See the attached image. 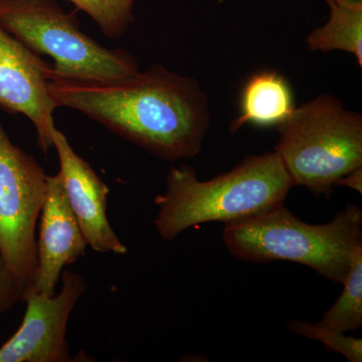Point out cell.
Instances as JSON below:
<instances>
[{"instance_id":"cell-1","label":"cell","mask_w":362,"mask_h":362,"mask_svg":"<svg viewBox=\"0 0 362 362\" xmlns=\"http://www.w3.org/2000/svg\"><path fill=\"white\" fill-rule=\"evenodd\" d=\"M58 107L74 109L150 153L176 161L199 153L209 125V101L197 81L160 65L118 80L49 73Z\"/></svg>"},{"instance_id":"cell-2","label":"cell","mask_w":362,"mask_h":362,"mask_svg":"<svg viewBox=\"0 0 362 362\" xmlns=\"http://www.w3.org/2000/svg\"><path fill=\"white\" fill-rule=\"evenodd\" d=\"M277 152L247 156L228 173L201 180L187 165L170 168L166 190L156 195L154 225L163 240L202 223H235L284 204L294 187Z\"/></svg>"},{"instance_id":"cell-3","label":"cell","mask_w":362,"mask_h":362,"mask_svg":"<svg viewBox=\"0 0 362 362\" xmlns=\"http://www.w3.org/2000/svg\"><path fill=\"white\" fill-rule=\"evenodd\" d=\"M362 209L349 204L324 225L299 220L285 204L226 223L223 240L235 258L250 263L288 261L309 267L342 284L362 249Z\"/></svg>"},{"instance_id":"cell-4","label":"cell","mask_w":362,"mask_h":362,"mask_svg":"<svg viewBox=\"0 0 362 362\" xmlns=\"http://www.w3.org/2000/svg\"><path fill=\"white\" fill-rule=\"evenodd\" d=\"M277 152L295 187L329 197L342 176L362 168V116L320 95L278 125Z\"/></svg>"},{"instance_id":"cell-5","label":"cell","mask_w":362,"mask_h":362,"mask_svg":"<svg viewBox=\"0 0 362 362\" xmlns=\"http://www.w3.org/2000/svg\"><path fill=\"white\" fill-rule=\"evenodd\" d=\"M0 26L30 51L54 59L57 75L108 81L139 71L129 52L100 45L81 30L76 13L54 0H0Z\"/></svg>"},{"instance_id":"cell-6","label":"cell","mask_w":362,"mask_h":362,"mask_svg":"<svg viewBox=\"0 0 362 362\" xmlns=\"http://www.w3.org/2000/svg\"><path fill=\"white\" fill-rule=\"evenodd\" d=\"M47 190L44 169L11 141L0 122V255L23 297L37 275L35 230Z\"/></svg>"},{"instance_id":"cell-7","label":"cell","mask_w":362,"mask_h":362,"mask_svg":"<svg viewBox=\"0 0 362 362\" xmlns=\"http://www.w3.org/2000/svg\"><path fill=\"white\" fill-rule=\"evenodd\" d=\"M85 279L64 270L58 295L47 297L33 288L23 297L25 317L18 331L0 347V362L74 361L66 327L74 307L86 291Z\"/></svg>"},{"instance_id":"cell-8","label":"cell","mask_w":362,"mask_h":362,"mask_svg":"<svg viewBox=\"0 0 362 362\" xmlns=\"http://www.w3.org/2000/svg\"><path fill=\"white\" fill-rule=\"evenodd\" d=\"M52 66L0 26V107L30 119L40 149L54 147V112L49 94Z\"/></svg>"},{"instance_id":"cell-9","label":"cell","mask_w":362,"mask_h":362,"mask_svg":"<svg viewBox=\"0 0 362 362\" xmlns=\"http://www.w3.org/2000/svg\"><path fill=\"white\" fill-rule=\"evenodd\" d=\"M58 152L59 175L66 199L77 218L88 246L98 252L125 255L127 247L119 240L109 223V187L92 166L76 153L59 129L52 135Z\"/></svg>"},{"instance_id":"cell-10","label":"cell","mask_w":362,"mask_h":362,"mask_svg":"<svg viewBox=\"0 0 362 362\" xmlns=\"http://www.w3.org/2000/svg\"><path fill=\"white\" fill-rule=\"evenodd\" d=\"M37 269L33 289L44 296L56 294L66 266L84 256L88 244L71 211L59 175H47V190L40 214Z\"/></svg>"},{"instance_id":"cell-11","label":"cell","mask_w":362,"mask_h":362,"mask_svg":"<svg viewBox=\"0 0 362 362\" xmlns=\"http://www.w3.org/2000/svg\"><path fill=\"white\" fill-rule=\"evenodd\" d=\"M295 109L291 88L276 71H261L247 80L240 98V116L230 130L247 124L268 127L284 122Z\"/></svg>"},{"instance_id":"cell-12","label":"cell","mask_w":362,"mask_h":362,"mask_svg":"<svg viewBox=\"0 0 362 362\" xmlns=\"http://www.w3.org/2000/svg\"><path fill=\"white\" fill-rule=\"evenodd\" d=\"M329 7L327 23L307 37V45L314 52H349L362 66L361 0H337Z\"/></svg>"},{"instance_id":"cell-13","label":"cell","mask_w":362,"mask_h":362,"mask_svg":"<svg viewBox=\"0 0 362 362\" xmlns=\"http://www.w3.org/2000/svg\"><path fill=\"white\" fill-rule=\"evenodd\" d=\"M342 284L344 287L339 298L318 323L339 333L356 331L362 326V249L354 256Z\"/></svg>"},{"instance_id":"cell-14","label":"cell","mask_w":362,"mask_h":362,"mask_svg":"<svg viewBox=\"0 0 362 362\" xmlns=\"http://www.w3.org/2000/svg\"><path fill=\"white\" fill-rule=\"evenodd\" d=\"M94 20L102 33L118 39L134 21V0H69Z\"/></svg>"},{"instance_id":"cell-15","label":"cell","mask_w":362,"mask_h":362,"mask_svg":"<svg viewBox=\"0 0 362 362\" xmlns=\"http://www.w3.org/2000/svg\"><path fill=\"white\" fill-rule=\"evenodd\" d=\"M288 328L293 333L322 342L326 349L342 354L350 362L362 361V340L361 338L345 337L344 333L337 332L321 327L318 324L292 320Z\"/></svg>"},{"instance_id":"cell-16","label":"cell","mask_w":362,"mask_h":362,"mask_svg":"<svg viewBox=\"0 0 362 362\" xmlns=\"http://www.w3.org/2000/svg\"><path fill=\"white\" fill-rule=\"evenodd\" d=\"M21 301H23V292L0 255V315Z\"/></svg>"},{"instance_id":"cell-17","label":"cell","mask_w":362,"mask_h":362,"mask_svg":"<svg viewBox=\"0 0 362 362\" xmlns=\"http://www.w3.org/2000/svg\"><path fill=\"white\" fill-rule=\"evenodd\" d=\"M335 187H344L356 190L359 194H362V168L354 169L351 173L342 176L335 183Z\"/></svg>"},{"instance_id":"cell-18","label":"cell","mask_w":362,"mask_h":362,"mask_svg":"<svg viewBox=\"0 0 362 362\" xmlns=\"http://www.w3.org/2000/svg\"><path fill=\"white\" fill-rule=\"evenodd\" d=\"M324 1H325L326 4H328V6H333V4H334L335 2H337V0H324Z\"/></svg>"}]
</instances>
